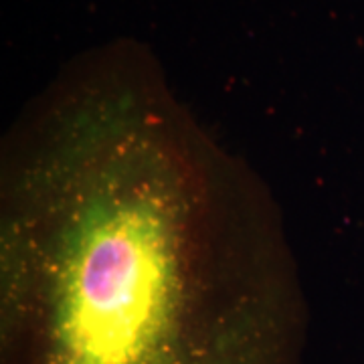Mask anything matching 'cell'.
Segmentation results:
<instances>
[{"mask_svg":"<svg viewBox=\"0 0 364 364\" xmlns=\"http://www.w3.org/2000/svg\"><path fill=\"white\" fill-rule=\"evenodd\" d=\"M18 130L4 314L39 364H223L298 298L253 184L168 102L83 91Z\"/></svg>","mask_w":364,"mask_h":364,"instance_id":"6da1fadb","label":"cell"}]
</instances>
